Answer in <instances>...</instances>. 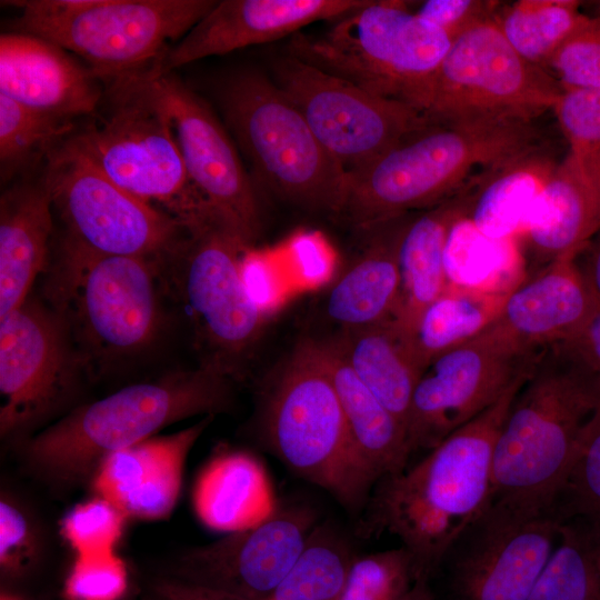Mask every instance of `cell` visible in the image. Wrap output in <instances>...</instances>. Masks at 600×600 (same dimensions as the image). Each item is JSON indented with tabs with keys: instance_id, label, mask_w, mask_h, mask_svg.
I'll use <instances>...</instances> for the list:
<instances>
[{
	"instance_id": "obj_1",
	"label": "cell",
	"mask_w": 600,
	"mask_h": 600,
	"mask_svg": "<svg viewBox=\"0 0 600 600\" xmlns=\"http://www.w3.org/2000/svg\"><path fill=\"white\" fill-rule=\"evenodd\" d=\"M527 376L419 462L376 483L366 532L396 536L411 554L418 580L434 576L451 544L490 506L494 443Z\"/></svg>"
},
{
	"instance_id": "obj_2",
	"label": "cell",
	"mask_w": 600,
	"mask_h": 600,
	"mask_svg": "<svg viewBox=\"0 0 600 600\" xmlns=\"http://www.w3.org/2000/svg\"><path fill=\"white\" fill-rule=\"evenodd\" d=\"M536 121H431L350 173L342 214L366 229L431 208L474 177L544 148Z\"/></svg>"
},
{
	"instance_id": "obj_3",
	"label": "cell",
	"mask_w": 600,
	"mask_h": 600,
	"mask_svg": "<svg viewBox=\"0 0 600 600\" xmlns=\"http://www.w3.org/2000/svg\"><path fill=\"white\" fill-rule=\"evenodd\" d=\"M600 382L559 342L543 348L517 392L492 454V501L550 516Z\"/></svg>"
},
{
	"instance_id": "obj_4",
	"label": "cell",
	"mask_w": 600,
	"mask_h": 600,
	"mask_svg": "<svg viewBox=\"0 0 600 600\" xmlns=\"http://www.w3.org/2000/svg\"><path fill=\"white\" fill-rule=\"evenodd\" d=\"M232 399L231 379L201 362L74 408L22 441L24 461L47 483L71 487L92 478L107 456L173 422L228 411Z\"/></svg>"
},
{
	"instance_id": "obj_5",
	"label": "cell",
	"mask_w": 600,
	"mask_h": 600,
	"mask_svg": "<svg viewBox=\"0 0 600 600\" xmlns=\"http://www.w3.org/2000/svg\"><path fill=\"white\" fill-rule=\"evenodd\" d=\"M260 429L291 472L350 512L367 507L377 480L356 449L317 340H301L264 387Z\"/></svg>"
},
{
	"instance_id": "obj_6",
	"label": "cell",
	"mask_w": 600,
	"mask_h": 600,
	"mask_svg": "<svg viewBox=\"0 0 600 600\" xmlns=\"http://www.w3.org/2000/svg\"><path fill=\"white\" fill-rule=\"evenodd\" d=\"M452 39L407 2L369 0L320 33L297 32L287 54L361 89L427 112Z\"/></svg>"
},
{
	"instance_id": "obj_7",
	"label": "cell",
	"mask_w": 600,
	"mask_h": 600,
	"mask_svg": "<svg viewBox=\"0 0 600 600\" xmlns=\"http://www.w3.org/2000/svg\"><path fill=\"white\" fill-rule=\"evenodd\" d=\"M157 277L158 264L151 260L99 254L63 242L44 294L87 372L134 356L156 339L162 320Z\"/></svg>"
},
{
	"instance_id": "obj_8",
	"label": "cell",
	"mask_w": 600,
	"mask_h": 600,
	"mask_svg": "<svg viewBox=\"0 0 600 600\" xmlns=\"http://www.w3.org/2000/svg\"><path fill=\"white\" fill-rule=\"evenodd\" d=\"M110 84L108 111L70 137L74 144L107 178L188 233L219 221L193 187L170 118L142 74Z\"/></svg>"
},
{
	"instance_id": "obj_9",
	"label": "cell",
	"mask_w": 600,
	"mask_h": 600,
	"mask_svg": "<svg viewBox=\"0 0 600 600\" xmlns=\"http://www.w3.org/2000/svg\"><path fill=\"white\" fill-rule=\"evenodd\" d=\"M219 101L261 184L307 210L342 214L350 173L324 150L272 79L238 71L221 84Z\"/></svg>"
},
{
	"instance_id": "obj_10",
	"label": "cell",
	"mask_w": 600,
	"mask_h": 600,
	"mask_svg": "<svg viewBox=\"0 0 600 600\" xmlns=\"http://www.w3.org/2000/svg\"><path fill=\"white\" fill-rule=\"evenodd\" d=\"M22 32L81 57L101 80L142 74L159 66L168 42L183 38L217 3L213 0H29Z\"/></svg>"
},
{
	"instance_id": "obj_11",
	"label": "cell",
	"mask_w": 600,
	"mask_h": 600,
	"mask_svg": "<svg viewBox=\"0 0 600 600\" xmlns=\"http://www.w3.org/2000/svg\"><path fill=\"white\" fill-rule=\"evenodd\" d=\"M46 157L41 183L64 223V241L99 254L159 264L186 239L188 232L178 221L107 178L71 138Z\"/></svg>"
},
{
	"instance_id": "obj_12",
	"label": "cell",
	"mask_w": 600,
	"mask_h": 600,
	"mask_svg": "<svg viewBox=\"0 0 600 600\" xmlns=\"http://www.w3.org/2000/svg\"><path fill=\"white\" fill-rule=\"evenodd\" d=\"M248 249L216 221L188 233L158 266V272H168L190 316L198 344L206 350L202 362L230 379L240 376L267 319L243 283L241 264Z\"/></svg>"
},
{
	"instance_id": "obj_13",
	"label": "cell",
	"mask_w": 600,
	"mask_h": 600,
	"mask_svg": "<svg viewBox=\"0 0 600 600\" xmlns=\"http://www.w3.org/2000/svg\"><path fill=\"white\" fill-rule=\"evenodd\" d=\"M562 88L551 73L523 59L493 18L452 41L426 112L430 121H536L552 110Z\"/></svg>"
},
{
	"instance_id": "obj_14",
	"label": "cell",
	"mask_w": 600,
	"mask_h": 600,
	"mask_svg": "<svg viewBox=\"0 0 600 600\" xmlns=\"http://www.w3.org/2000/svg\"><path fill=\"white\" fill-rule=\"evenodd\" d=\"M541 350L519 341L497 320L432 360L410 402V453L431 450L494 404L529 373Z\"/></svg>"
},
{
	"instance_id": "obj_15",
	"label": "cell",
	"mask_w": 600,
	"mask_h": 600,
	"mask_svg": "<svg viewBox=\"0 0 600 600\" xmlns=\"http://www.w3.org/2000/svg\"><path fill=\"white\" fill-rule=\"evenodd\" d=\"M272 81L298 108L324 150L354 173L409 134L427 127V114L289 54L271 63Z\"/></svg>"
},
{
	"instance_id": "obj_16",
	"label": "cell",
	"mask_w": 600,
	"mask_h": 600,
	"mask_svg": "<svg viewBox=\"0 0 600 600\" xmlns=\"http://www.w3.org/2000/svg\"><path fill=\"white\" fill-rule=\"evenodd\" d=\"M87 372L67 328L28 298L0 318V434L26 440L63 408Z\"/></svg>"
},
{
	"instance_id": "obj_17",
	"label": "cell",
	"mask_w": 600,
	"mask_h": 600,
	"mask_svg": "<svg viewBox=\"0 0 600 600\" xmlns=\"http://www.w3.org/2000/svg\"><path fill=\"white\" fill-rule=\"evenodd\" d=\"M170 118L187 173L217 219L246 247L258 239L261 213L254 186L226 128L208 103L160 66L142 74Z\"/></svg>"
},
{
	"instance_id": "obj_18",
	"label": "cell",
	"mask_w": 600,
	"mask_h": 600,
	"mask_svg": "<svg viewBox=\"0 0 600 600\" xmlns=\"http://www.w3.org/2000/svg\"><path fill=\"white\" fill-rule=\"evenodd\" d=\"M560 527L552 516H524L490 503L439 566L447 569L453 599L527 600L558 543Z\"/></svg>"
},
{
	"instance_id": "obj_19",
	"label": "cell",
	"mask_w": 600,
	"mask_h": 600,
	"mask_svg": "<svg viewBox=\"0 0 600 600\" xmlns=\"http://www.w3.org/2000/svg\"><path fill=\"white\" fill-rule=\"evenodd\" d=\"M318 524L306 503L277 504L261 522L184 551L169 578L240 600H267Z\"/></svg>"
},
{
	"instance_id": "obj_20",
	"label": "cell",
	"mask_w": 600,
	"mask_h": 600,
	"mask_svg": "<svg viewBox=\"0 0 600 600\" xmlns=\"http://www.w3.org/2000/svg\"><path fill=\"white\" fill-rule=\"evenodd\" d=\"M369 0H223L164 54L170 72L197 60L291 37L320 20H338Z\"/></svg>"
},
{
	"instance_id": "obj_21",
	"label": "cell",
	"mask_w": 600,
	"mask_h": 600,
	"mask_svg": "<svg viewBox=\"0 0 600 600\" xmlns=\"http://www.w3.org/2000/svg\"><path fill=\"white\" fill-rule=\"evenodd\" d=\"M600 231V158L570 151L530 208L517 237L530 277L577 256Z\"/></svg>"
},
{
	"instance_id": "obj_22",
	"label": "cell",
	"mask_w": 600,
	"mask_h": 600,
	"mask_svg": "<svg viewBox=\"0 0 600 600\" xmlns=\"http://www.w3.org/2000/svg\"><path fill=\"white\" fill-rule=\"evenodd\" d=\"M0 94L49 117L70 121L93 113L101 80L67 50L27 32L0 37Z\"/></svg>"
},
{
	"instance_id": "obj_23",
	"label": "cell",
	"mask_w": 600,
	"mask_h": 600,
	"mask_svg": "<svg viewBox=\"0 0 600 600\" xmlns=\"http://www.w3.org/2000/svg\"><path fill=\"white\" fill-rule=\"evenodd\" d=\"M212 418L107 456L92 477L94 491L127 518H168L180 496L187 458Z\"/></svg>"
},
{
	"instance_id": "obj_24",
	"label": "cell",
	"mask_w": 600,
	"mask_h": 600,
	"mask_svg": "<svg viewBox=\"0 0 600 600\" xmlns=\"http://www.w3.org/2000/svg\"><path fill=\"white\" fill-rule=\"evenodd\" d=\"M599 309L571 256L527 277L507 298L498 321L526 346L543 349L571 339Z\"/></svg>"
},
{
	"instance_id": "obj_25",
	"label": "cell",
	"mask_w": 600,
	"mask_h": 600,
	"mask_svg": "<svg viewBox=\"0 0 600 600\" xmlns=\"http://www.w3.org/2000/svg\"><path fill=\"white\" fill-rule=\"evenodd\" d=\"M412 216L402 214L367 229L361 256L331 288L328 317L343 330L370 327L394 317L400 298L399 247Z\"/></svg>"
},
{
	"instance_id": "obj_26",
	"label": "cell",
	"mask_w": 600,
	"mask_h": 600,
	"mask_svg": "<svg viewBox=\"0 0 600 600\" xmlns=\"http://www.w3.org/2000/svg\"><path fill=\"white\" fill-rule=\"evenodd\" d=\"M482 176L408 222L399 247L400 298L392 318L402 330L409 331L444 290L448 237L453 224L467 216Z\"/></svg>"
},
{
	"instance_id": "obj_27",
	"label": "cell",
	"mask_w": 600,
	"mask_h": 600,
	"mask_svg": "<svg viewBox=\"0 0 600 600\" xmlns=\"http://www.w3.org/2000/svg\"><path fill=\"white\" fill-rule=\"evenodd\" d=\"M52 203L40 182L12 188L0 200V318L28 298L48 266Z\"/></svg>"
},
{
	"instance_id": "obj_28",
	"label": "cell",
	"mask_w": 600,
	"mask_h": 600,
	"mask_svg": "<svg viewBox=\"0 0 600 600\" xmlns=\"http://www.w3.org/2000/svg\"><path fill=\"white\" fill-rule=\"evenodd\" d=\"M192 502L204 526L226 533L261 522L277 507L262 463L242 450L211 458L196 481Z\"/></svg>"
},
{
	"instance_id": "obj_29",
	"label": "cell",
	"mask_w": 600,
	"mask_h": 600,
	"mask_svg": "<svg viewBox=\"0 0 600 600\" xmlns=\"http://www.w3.org/2000/svg\"><path fill=\"white\" fill-rule=\"evenodd\" d=\"M319 349L356 449L377 482L402 471L411 456L404 426L359 379L332 340Z\"/></svg>"
},
{
	"instance_id": "obj_30",
	"label": "cell",
	"mask_w": 600,
	"mask_h": 600,
	"mask_svg": "<svg viewBox=\"0 0 600 600\" xmlns=\"http://www.w3.org/2000/svg\"><path fill=\"white\" fill-rule=\"evenodd\" d=\"M332 341L359 379L406 428L411 398L423 373L406 332L390 319L343 330Z\"/></svg>"
},
{
	"instance_id": "obj_31",
	"label": "cell",
	"mask_w": 600,
	"mask_h": 600,
	"mask_svg": "<svg viewBox=\"0 0 600 600\" xmlns=\"http://www.w3.org/2000/svg\"><path fill=\"white\" fill-rule=\"evenodd\" d=\"M558 162L544 147L486 172L466 218L488 238H517Z\"/></svg>"
},
{
	"instance_id": "obj_32",
	"label": "cell",
	"mask_w": 600,
	"mask_h": 600,
	"mask_svg": "<svg viewBox=\"0 0 600 600\" xmlns=\"http://www.w3.org/2000/svg\"><path fill=\"white\" fill-rule=\"evenodd\" d=\"M509 293L447 284L404 331L419 368L474 338L498 320Z\"/></svg>"
},
{
	"instance_id": "obj_33",
	"label": "cell",
	"mask_w": 600,
	"mask_h": 600,
	"mask_svg": "<svg viewBox=\"0 0 600 600\" xmlns=\"http://www.w3.org/2000/svg\"><path fill=\"white\" fill-rule=\"evenodd\" d=\"M444 273L447 284L501 293L511 292L527 278L518 239L488 238L466 217L449 233Z\"/></svg>"
},
{
	"instance_id": "obj_34",
	"label": "cell",
	"mask_w": 600,
	"mask_h": 600,
	"mask_svg": "<svg viewBox=\"0 0 600 600\" xmlns=\"http://www.w3.org/2000/svg\"><path fill=\"white\" fill-rule=\"evenodd\" d=\"M580 3L574 0H519L500 4L493 20L523 59L546 69L558 48L587 18L580 11Z\"/></svg>"
},
{
	"instance_id": "obj_35",
	"label": "cell",
	"mask_w": 600,
	"mask_h": 600,
	"mask_svg": "<svg viewBox=\"0 0 600 600\" xmlns=\"http://www.w3.org/2000/svg\"><path fill=\"white\" fill-rule=\"evenodd\" d=\"M354 558L339 532L319 523L267 600H340Z\"/></svg>"
},
{
	"instance_id": "obj_36",
	"label": "cell",
	"mask_w": 600,
	"mask_h": 600,
	"mask_svg": "<svg viewBox=\"0 0 600 600\" xmlns=\"http://www.w3.org/2000/svg\"><path fill=\"white\" fill-rule=\"evenodd\" d=\"M550 516L600 544V402L581 431Z\"/></svg>"
},
{
	"instance_id": "obj_37",
	"label": "cell",
	"mask_w": 600,
	"mask_h": 600,
	"mask_svg": "<svg viewBox=\"0 0 600 600\" xmlns=\"http://www.w3.org/2000/svg\"><path fill=\"white\" fill-rule=\"evenodd\" d=\"M600 544L572 524H561L558 543L527 600H600Z\"/></svg>"
},
{
	"instance_id": "obj_38",
	"label": "cell",
	"mask_w": 600,
	"mask_h": 600,
	"mask_svg": "<svg viewBox=\"0 0 600 600\" xmlns=\"http://www.w3.org/2000/svg\"><path fill=\"white\" fill-rule=\"evenodd\" d=\"M72 130V122L27 108L0 94L1 172L20 167L38 153L48 154Z\"/></svg>"
},
{
	"instance_id": "obj_39",
	"label": "cell",
	"mask_w": 600,
	"mask_h": 600,
	"mask_svg": "<svg viewBox=\"0 0 600 600\" xmlns=\"http://www.w3.org/2000/svg\"><path fill=\"white\" fill-rule=\"evenodd\" d=\"M417 580L412 557L402 546L356 556L340 600H401Z\"/></svg>"
},
{
	"instance_id": "obj_40",
	"label": "cell",
	"mask_w": 600,
	"mask_h": 600,
	"mask_svg": "<svg viewBox=\"0 0 600 600\" xmlns=\"http://www.w3.org/2000/svg\"><path fill=\"white\" fill-rule=\"evenodd\" d=\"M126 519L120 509L97 496L66 516L62 533L77 556L110 553L122 534Z\"/></svg>"
},
{
	"instance_id": "obj_41",
	"label": "cell",
	"mask_w": 600,
	"mask_h": 600,
	"mask_svg": "<svg viewBox=\"0 0 600 600\" xmlns=\"http://www.w3.org/2000/svg\"><path fill=\"white\" fill-rule=\"evenodd\" d=\"M547 68L562 89L600 87V14L587 16L558 48Z\"/></svg>"
},
{
	"instance_id": "obj_42",
	"label": "cell",
	"mask_w": 600,
	"mask_h": 600,
	"mask_svg": "<svg viewBox=\"0 0 600 600\" xmlns=\"http://www.w3.org/2000/svg\"><path fill=\"white\" fill-rule=\"evenodd\" d=\"M552 110L569 151L600 158V87L562 89Z\"/></svg>"
},
{
	"instance_id": "obj_43",
	"label": "cell",
	"mask_w": 600,
	"mask_h": 600,
	"mask_svg": "<svg viewBox=\"0 0 600 600\" xmlns=\"http://www.w3.org/2000/svg\"><path fill=\"white\" fill-rule=\"evenodd\" d=\"M126 584L124 563L114 552L77 556L67 594L72 600H117Z\"/></svg>"
},
{
	"instance_id": "obj_44",
	"label": "cell",
	"mask_w": 600,
	"mask_h": 600,
	"mask_svg": "<svg viewBox=\"0 0 600 600\" xmlns=\"http://www.w3.org/2000/svg\"><path fill=\"white\" fill-rule=\"evenodd\" d=\"M38 539L30 520L12 500L0 501V567L6 576L22 574L34 561Z\"/></svg>"
},
{
	"instance_id": "obj_45",
	"label": "cell",
	"mask_w": 600,
	"mask_h": 600,
	"mask_svg": "<svg viewBox=\"0 0 600 600\" xmlns=\"http://www.w3.org/2000/svg\"><path fill=\"white\" fill-rule=\"evenodd\" d=\"M499 6V1L490 0H429L414 12L453 41L471 27L492 19Z\"/></svg>"
},
{
	"instance_id": "obj_46",
	"label": "cell",
	"mask_w": 600,
	"mask_h": 600,
	"mask_svg": "<svg viewBox=\"0 0 600 600\" xmlns=\"http://www.w3.org/2000/svg\"><path fill=\"white\" fill-rule=\"evenodd\" d=\"M291 252L308 282L320 283L330 274L331 254L317 233L298 234L291 242Z\"/></svg>"
},
{
	"instance_id": "obj_47",
	"label": "cell",
	"mask_w": 600,
	"mask_h": 600,
	"mask_svg": "<svg viewBox=\"0 0 600 600\" xmlns=\"http://www.w3.org/2000/svg\"><path fill=\"white\" fill-rule=\"evenodd\" d=\"M241 272L249 297L268 313L274 301L276 291L266 260L260 253L248 249L242 258Z\"/></svg>"
},
{
	"instance_id": "obj_48",
	"label": "cell",
	"mask_w": 600,
	"mask_h": 600,
	"mask_svg": "<svg viewBox=\"0 0 600 600\" xmlns=\"http://www.w3.org/2000/svg\"><path fill=\"white\" fill-rule=\"evenodd\" d=\"M561 343L600 382V309L576 336Z\"/></svg>"
},
{
	"instance_id": "obj_49",
	"label": "cell",
	"mask_w": 600,
	"mask_h": 600,
	"mask_svg": "<svg viewBox=\"0 0 600 600\" xmlns=\"http://www.w3.org/2000/svg\"><path fill=\"white\" fill-rule=\"evenodd\" d=\"M160 600H240L230 596L193 587L172 578H164L156 584Z\"/></svg>"
},
{
	"instance_id": "obj_50",
	"label": "cell",
	"mask_w": 600,
	"mask_h": 600,
	"mask_svg": "<svg viewBox=\"0 0 600 600\" xmlns=\"http://www.w3.org/2000/svg\"><path fill=\"white\" fill-rule=\"evenodd\" d=\"M577 262L600 306V231L577 254Z\"/></svg>"
},
{
	"instance_id": "obj_51",
	"label": "cell",
	"mask_w": 600,
	"mask_h": 600,
	"mask_svg": "<svg viewBox=\"0 0 600 600\" xmlns=\"http://www.w3.org/2000/svg\"><path fill=\"white\" fill-rule=\"evenodd\" d=\"M401 600H434L430 580L419 579Z\"/></svg>"
},
{
	"instance_id": "obj_52",
	"label": "cell",
	"mask_w": 600,
	"mask_h": 600,
	"mask_svg": "<svg viewBox=\"0 0 600 600\" xmlns=\"http://www.w3.org/2000/svg\"><path fill=\"white\" fill-rule=\"evenodd\" d=\"M597 567H598V571H599V576H600V547L597 551Z\"/></svg>"
}]
</instances>
